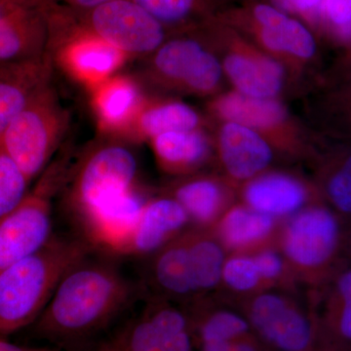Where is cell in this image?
Returning <instances> with one entry per match:
<instances>
[{
	"mask_svg": "<svg viewBox=\"0 0 351 351\" xmlns=\"http://www.w3.org/2000/svg\"><path fill=\"white\" fill-rule=\"evenodd\" d=\"M88 257L64 276L34 324L36 336L61 350L82 348L133 299V285L113 263Z\"/></svg>",
	"mask_w": 351,
	"mask_h": 351,
	"instance_id": "cell-1",
	"label": "cell"
},
{
	"mask_svg": "<svg viewBox=\"0 0 351 351\" xmlns=\"http://www.w3.org/2000/svg\"><path fill=\"white\" fill-rule=\"evenodd\" d=\"M83 239L52 235L45 244L0 271V337L34 325L64 276L89 256Z\"/></svg>",
	"mask_w": 351,
	"mask_h": 351,
	"instance_id": "cell-2",
	"label": "cell"
},
{
	"mask_svg": "<svg viewBox=\"0 0 351 351\" xmlns=\"http://www.w3.org/2000/svg\"><path fill=\"white\" fill-rule=\"evenodd\" d=\"M66 125V113L50 84L13 120L0 144L31 182L45 169Z\"/></svg>",
	"mask_w": 351,
	"mask_h": 351,
	"instance_id": "cell-3",
	"label": "cell"
},
{
	"mask_svg": "<svg viewBox=\"0 0 351 351\" xmlns=\"http://www.w3.org/2000/svg\"><path fill=\"white\" fill-rule=\"evenodd\" d=\"M62 163L50 166L31 193L0 217V271L40 249L52 237V203L64 179Z\"/></svg>",
	"mask_w": 351,
	"mask_h": 351,
	"instance_id": "cell-4",
	"label": "cell"
},
{
	"mask_svg": "<svg viewBox=\"0 0 351 351\" xmlns=\"http://www.w3.org/2000/svg\"><path fill=\"white\" fill-rule=\"evenodd\" d=\"M138 163L130 149L119 144L101 145L83 158L66 195L76 223L95 208L136 186Z\"/></svg>",
	"mask_w": 351,
	"mask_h": 351,
	"instance_id": "cell-5",
	"label": "cell"
},
{
	"mask_svg": "<svg viewBox=\"0 0 351 351\" xmlns=\"http://www.w3.org/2000/svg\"><path fill=\"white\" fill-rule=\"evenodd\" d=\"M186 314L175 307L151 306L90 351H195Z\"/></svg>",
	"mask_w": 351,
	"mask_h": 351,
	"instance_id": "cell-6",
	"label": "cell"
},
{
	"mask_svg": "<svg viewBox=\"0 0 351 351\" xmlns=\"http://www.w3.org/2000/svg\"><path fill=\"white\" fill-rule=\"evenodd\" d=\"M88 13V32L126 56L156 52L164 43L165 25L133 0H112Z\"/></svg>",
	"mask_w": 351,
	"mask_h": 351,
	"instance_id": "cell-7",
	"label": "cell"
},
{
	"mask_svg": "<svg viewBox=\"0 0 351 351\" xmlns=\"http://www.w3.org/2000/svg\"><path fill=\"white\" fill-rule=\"evenodd\" d=\"M49 45L44 0H0V66L45 59Z\"/></svg>",
	"mask_w": 351,
	"mask_h": 351,
	"instance_id": "cell-8",
	"label": "cell"
},
{
	"mask_svg": "<svg viewBox=\"0 0 351 351\" xmlns=\"http://www.w3.org/2000/svg\"><path fill=\"white\" fill-rule=\"evenodd\" d=\"M156 52L154 71L165 80L196 93H207L218 85L221 73L219 62L195 39H173Z\"/></svg>",
	"mask_w": 351,
	"mask_h": 351,
	"instance_id": "cell-9",
	"label": "cell"
},
{
	"mask_svg": "<svg viewBox=\"0 0 351 351\" xmlns=\"http://www.w3.org/2000/svg\"><path fill=\"white\" fill-rule=\"evenodd\" d=\"M249 324L265 341L281 351H306L313 339L311 323L279 295H260L249 309Z\"/></svg>",
	"mask_w": 351,
	"mask_h": 351,
	"instance_id": "cell-10",
	"label": "cell"
},
{
	"mask_svg": "<svg viewBox=\"0 0 351 351\" xmlns=\"http://www.w3.org/2000/svg\"><path fill=\"white\" fill-rule=\"evenodd\" d=\"M338 239V226L329 212L304 210L293 217L284 234V251L295 265L313 267L331 256Z\"/></svg>",
	"mask_w": 351,
	"mask_h": 351,
	"instance_id": "cell-11",
	"label": "cell"
},
{
	"mask_svg": "<svg viewBox=\"0 0 351 351\" xmlns=\"http://www.w3.org/2000/svg\"><path fill=\"white\" fill-rule=\"evenodd\" d=\"M189 221V215L175 198L147 200L122 256H144L160 250Z\"/></svg>",
	"mask_w": 351,
	"mask_h": 351,
	"instance_id": "cell-12",
	"label": "cell"
},
{
	"mask_svg": "<svg viewBox=\"0 0 351 351\" xmlns=\"http://www.w3.org/2000/svg\"><path fill=\"white\" fill-rule=\"evenodd\" d=\"M52 62L40 61L0 66V138L25 108L50 85Z\"/></svg>",
	"mask_w": 351,
	"mask_h": 351,
	"instance_id": "cell-13",
	"label": "cell"
},
{
	"mask_svg": "<svg viewBox=\"0 0 351 351\" xmlns=\"http://www.w3.org/2000/svg\"><path fill=\"white\" fill-rule=\"evenodd\" d=\"M251 27L265 47L274 52L311 58L315 41L306 25L287 13L267 3H258L246 12Z\"/></svg>",
	"mask_w": 351,
	"mask_h": 351,
	"instance_id": "cell-14",
	"label": "cell"
},
{
	"mask_svg": "<svg viewBox=\"0 0 351 351\" xmlns=\"http://www.w3.org/2000/svg\"><path fill=\"white\" fill-rule=\"evenodd\" d=\"M61 61L69 73L89 85H100L125 61L126 55L87 32L61 49Z\"/></svg>",
	"mask_w": 351,
	"mask_h": 351,
	"instance_id": "cell-15",
	"label": "cell"
},
{
	"mask_svg": "<svg viewBox=\"0 0 351 351\" xmlns=\"http://www.w3.org/2000/svg\"><path fill=\"white\" fill-rule=\"evenodd\" d=\"M219 152L228 172L235 179H250L272 158L269 145L249 127L228 122L219 134Z\"/></svg>",
	"mask_w": 351,
	"mask_h": 351,
	"instance_id": "cell-16",
	"label": "cell"
},
{
	"mask_svg": "<svg viewBox=\"0 0 351 351\" xmlns=\"http://www.w3.org/2000/svg\"><path fill=\"white\" fill-rule=\"evenodd\" d=\"M250 52L237 51L228 55L225 60L226 75L239 93L272 98L282 85V69L269 58Z\"/></svg>",
	"mask_w": 351,
	"mask_h": 351,
	"instance_id": "cell-17",
	"label": "cell"
},
{
	"mask_svg": "<svg viewBox=\"0 0 351 351\" xmlns=\"http://www.w3.org/2000/svg\"><path fill=\"white\" fill-rule=\"evenodd\" d=\"M244 197L249 208L274 218L298 211L306 200V191L289 176L270 174L249 182Z\"/></svg>",
	"mask_w": 351,
	"mask_h": 351,
	"instance_id": "cell-18",
	"label": "cell"
},
{
	"mask_svg": "<svg viewBox=\"0 0 351 351\" xmlns=\"http://www.w3.org/2000/svg\"><path fill=\"white\" fill-rule=\"evenodd\" d=\"M95 107L104 125L122 127L136 121L142 112V95L129 78L108 80L97 89Z\"/></svg>",
	"mask_w": 351,
	"mask_h": 351,
	"instance_id": "cell-19",
	"label": "cell"
},
{
	"mask_svg": "<svg viewBox=\"0 0 351 351\" xmlns=\"http://www.w3.org/2000/svg\"><path fill=\"white\" fill-rule=\"evenodd\" d=\"M215 110L228 122L241 124L252 129H269L285 119L282 106L272 98H255L242 93L221 97Z\"/></svg>",
	"mask_w": 351,
	"mask_h": 351,
	"instance_id": "cell-20",
	"label": "cell"
},
{
	"mask_svg": "<svg viewBox=\"0 0 351 351\" xmlns=\"http://www.w3.org/2000/svg\"><path fill=\"white\" fill-rule=\"evenodd\" d=\"M152 141L157 160L170 172H188L199 165L207 156L206 138L197 130L169 132Z\"/></svg>",
	"mask_w": 351,
	"mask_h": 351,
	"instance_id": "cell-21",
	"label": "cell"
},
{
	"mask_svg": "<svg viewBox=\"0 0 351 351\" xmlns=\"http://www.w3.org/2000/svg\"><path fill=\"white\" fill-rule=\"evenodd\" d=\"M154 282L173 297H188L197 292L191 276L186 237L161 248L152 265Z\"/></svg>",
	"mask_w": 351,
	"mask_h": 351,
	"instance_id": "cell-22",
	"label": "cell"
},
{
	"mask_svg": "<svg viewBox=\"0 0 351 351\" xmlns=\"http://www.w3.org/2000/svg\"><path fill=\"white\" fill-rule=\"evenodd\" d=\"M274 226L272 217L249 207H235L221 219L219 235L226 246L242 249L262 241Z\"/></svg>",
	"mask_w": 351,
	"mask_h": 351,
	"instance_id": "cell-23",
	"label": "cell"
},
{
	"mask_svg": "<svg viewBox=\"0 0 351 351\" xmlns=\"http://www.w3.org/2000/svg\"><path fill=\"white\" fill-rule=\"evenodd\" d=\"M199 121L193 108L172 101L143 110L135 122L140 135L152 138L169 132L196 130Z\"/></svg>",
	"mask_w": 351,
	"mask_h": 351,
	"instance_id": "cell-24",
	"label": "cell"
},
{
	"mask_svg": "<svg viewBox=\"0 0 351 351\" xmlns=\"http://www.w3.org/2000/svg\"><path fill=\"white\" fill-rule=\"evenodd\" d=\"M189 219L200 223L213 221L223 203V193L216 182L206 179L191 180L175 189L174 197Z\"/></svg>",
	"mask_w": 351,
	"mask_h": 351,
	"instance_id": "cell-25",
	"label": "cell"
},
{
	"mask_svg": "<svg viewBox=\"0 0 351 351\" xmlns=\"http://www.w3.org/2000/svg\"><path fill=\"white\" fill-rule=\"evenodd\" d=\"M186 240L196 291L215 287L221 279L225 263L223 251L212 240L196 237H186Z\"/></svg>",
	"mask_w": 351,
	"mask_h": 351,
	"instance_id": "cell-26",
	"label": "cell"
},
{
	"mask_svg": "<svg viewBox=\"0 0 351 351\" xmlns=\"http://www.w3.org/2000/svg\"><path fill=\"white\" fill-rule=\"evenodd\" d=\"M189 324L191 331L195 330L200 346L243 338L250 330L248 321L230 311L211 313Z\"/></svg>",
	"mask_w": 351,
	"mask_h": 351,
	"instance_id": "cell-27",
	"label": "cell"
},
{
	"mask_svg": "<svg viewBox=\"0 0 351 351\" xmlns=\"http://www.w3.org/2000/svg\"><path fill=\"white\" fill-rule=\"evenodd\" d=\"M29 182L0 144V217L17 206L27 195Z\"/></svg>",
	"mask_w": 351,
	"mask_h": 351,
	"instance_id": "cell-28",
	"label": "cell"
},
{
	"mask_svg": "<svg viewBox=\"0 0 351 351\" xmlns=\"http://www.w3.org/2000/svg\"><path fill=\"white\" fill-rule=\"evenodd\" d=\"M163 25L188 21L197 11L201 0H133Z\"/></svg>",
	"mask_w": 351,
	"mask_h": 351,
	"instance_id": "cell-29",
	"label": "cell"
},
{
	"mask_svg": "<svg viewBox=\"0 0 351 351\" xmlns=\"http://www.w3.org/2000/svg\"><path fill=\"white\" fill-rule=\"evenodd\" d=\"M221 278L230 287L237 291H250L260 282L261 276L254 258L233 257L223 263Z\"/></svg>",
	"mask_w": 351,
	"mask_h": 351,
	"instance_id": "cell-30",
	"label": "cell"
},
{
	"mask_svg": "<svg viewBox=\"0 0 351 351\" xmlns=\"http://www.w3.org/2000/svg\"><path fill=\"white\" fill-rule=\"evenodd\" d=\"M321 19L332 25L339 36L351 38V0H323Z\"/></svg>",
	"mask_w": 351,
	"mask_h": 351,
	"instance_id": "cell-31",
	"label": "cell"
},
{
	"mask_svg": "<svg viewBox=\"0 0 351 351\" xmlns=\"http://www.w3.org/2000/svg\"><path fill=\"white\" fill-rule=\"evenodd\" d=\"M329 193L339 209L351 212V157L332 178L329 184Z\"/></svg>",
	"mask_w": 351,
	"mask_h": 351,
	"instance_id": "cell-32",
	"label": "cell"
},
{
	"mask_svg": "<svg viewBox=\"0 0 351 351\" xmlns=\"http://www.w3.org/2000/svg\"><path fill=\"white\" fill-rule=\"evenodd\" d=\"M274 6L286 13L301 16L304 19L316 22L321 19L323 0H271Z\"/></svg>",
	"mask_w": 351,
	"mask_h": 351,
	"instance_id": "cell-33",
	"label": "cell"
},
{
	"mask_svg": "<svg viewBox=\"0 0 351 351\" xmlns=\"http://www.w3.org/2000/svg\"><path fill=\"white\" fill-rule=\"evenodd\" d=\"M258 274L262 279H274L282 271V260L276 252L267 250L261 252L255 258Z\"/></svg>",
	"mask_w": 351,
	"mask_h": 351,
	"instance_id": "cell-34",
	"label": "cell"
},
{
	"mask_svg": "<svg viewBox=\"0 0 351 351\" xmlns=\"http://www.w3.org/2000/svg\"><path fill=\"white\" fill-rule=\"evenodd\" d=\"M200 348L201 351H258L257 343L249 335L232 341L204 343Z\"/></svg>",
	"mask_w": 351,
	"mask_h": 351,
	"instance_id": "cell-35",
	"label": "cell"
},
{
	"mask_svg": "<svg viewBox=\"0 0 351 351\" xmlns=\"http://www.w3.org/2000/svg\"><path fill=\"white\" fill-rule=\"evenodd\" d=\"M0 351H61L55 346H21L7 341L3 337H0Z\"/></svg>",
	"mask_w": 351,
	"mask_h": 351,
	"instance_id": "cell-36",
	"label": "cell"
},
{
	"mask_svg": "<svg viewBox=\"0 0 351 351\" xmlns=\"http://www.w3.org/2000/svg\"><path fill=\"white\" fill-rule=\"evenodd\" d=\"M345 306L339 319V331L346 339H351V299L343 300Z\"/></svg>",
	"mask_w": 351,
	"mask_h": 351,
	"instance_id": "cell-37",
	"label": "cell"
},
{
	"mask_svg": "<svg viewBox=\"0 0 351 351\" xmlns=\"http://www.w3.org/2000/svg\"><path fill=\"white\" fill-rule=\"evenodd\" d=\"M60 1H63L64 3L69 4V6L75 7V8L89 11L101 5V4L112 1V0H60Z\"/></svg>",
	"mask_w": 351,
	"mask_h": 351,
	"instance_id": "cell-38",
	"label": "cell"
},
{
	"mask_svg": "<svg viewBox=\"0 0 351 351\" xmlns=\"http://www.w3.org/2000/svg\"><path fill=\"white\" fill-rule=\"evenodd\" d=\"M339 290L343 300L351 299V271L346 274L339 282Z\"/></svg>",
	"mask_w": 351,
	"mask_h": 351,
	"instance_id": "cell-39",
	"label": "cell"
}]
</instances>
